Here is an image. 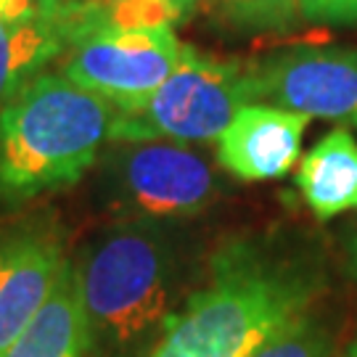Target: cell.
<instances>
[{"label": "cell", "mask_w": 357, "mask_h": 357, "mask_svg": "<svg viewBox=\"0 0 357 357\" xmlns=\"http://www.w3.org/2000/svg\"><path fill=\"white\" fill-rule=\"evenodd\" d=\"M101 26H106L103 0H38L32 16L0 19V106Z\"/></svg>", "instance_id": "obj_9"}, {"label": "cell", "mask_w": 357, "mask_h": 357, "mask_svg": "<svg viewBox=\"0 0 357 357\" xmlns=\"http://www.w3.org/2000/svg\"><path fill=\"white\" fill-rule=\"evenodd\" d=\"M342 357H357V339H355V342H352L349 347H347V352H344Z\"/></svg>", "instance_id": "obj_20"}, {"label": "cell", "mask_w": 357, "mask_h": 357, "mask_svg": "<svg viewBox=\"0 0 357 357\" xmlns=\"http://www.w3.org/2000/svg\"><path fill=\"white\" fill-rule=\"evenodd\" d=\"M66 268L64 230L51 215L0 228V357L35 323Z\"/></svg>", "instance_id": "obj_8"}, {"label": "cell", "mask_w": 357, "mask_h": 357, "mask_svg": "<svg viewBox=\"0 0 357 357\" xmlns=\"http://www.w3.org/2000/svg\"><path fill=\"white\" fill-rule=\"evenodd\" d=\"M349 270H352V275L357 278V230L352 233V238H349Z\"/></svg>", "instance_id": "obj_19"}, {"label": "cell", "mask_w": 357, "mask_h": 357, "mask_svg": "<svg viewBox=\"0 0 357 357\" xmlns=\"http://www.w3.org/2000/svg\"><path fill=\"white\" fill-rule=\"evenodd\" d=\"M103 196L125 220L165 222L206 212L220 199L217 167L188 146L167 141L125 143L103 162Z\"/></svg>", "instance_id": "obj_5"}, {"label": "cell", "mask_w": 357, "mask_h": 357, "mask_svg": "<svg viewBox=\"0 0 357 357\" xmlns=\"http://www.w3.org/2000/svg\"><path fill=\"white\" fill-rule=\"evenodd\" d=\"M252 101L357 125V51L294 48L249 64Z\"/></svg>", "instance_id": "obj_7"}, {"label": "cell", "mask_w": 357, "mask_h": 357, "mask_svg": "<svg viewBox=\"0 0 357 357\" xmlns=\"http://www.w3.org/2000/svg\"><path fill=\"white\" fill-rule=\"evenodd\" d=\"M38 11V0H0V19L3 22H19Z\"/></svg>", "instance_id": "obj_17"}, {"label": "cell", "mask_w": 357, "mask_h": 357, "mask_svg": "<svg viewBox=\"0 0 357 357\" xmlns=\"http://www.w3.org/2000/svg\"><path fill=\"white\" fill-rule=\"evenodd\" d=\"M249 96V64L225 61L183 45L175 72L149 101L114 112L112 143H209L222 135Z\"/></svg>", "instance_id": "obj_4"}, {"label": "cell", "mask_w": 357, "mask_h": 357, "mask_svg": "<svg viewBox=\"0 0 357 357\" xmlns=\"http://www.w3.org/2000/svg\"><path fill=\"white\" fill-rule=\"evenodd\" d=\"M202 3H204V0H169V6H172L175 16H178V22L180 19H185L193 8H196V6H202Z\"/></svg>", "instance_id": "obj_18"}, {"label": "cell", "mask_w": 357, "mask_h": 357, "mask_svg": "<svg viewBox=\"0 0 357 357\" xmlns=\"http://www.w3.org/2000/svg\"><path fill=\"white\" fill-rule=\"evenodd\" d=\"M209 19L238 35L281 32L296 22L299 0H204Z\"/></svg>", "instance_id": "obj_13"}, {"label": "cell", "mask_w": 357, "mask_h": 357, "mask_svg": "<svg viewBox=\"0 0 357 357\" xmlns=\"http://www.w3.org/2000/svg\"><path fill=\"white\" fill-rule=\"evenodd\" d=\"M191 268L175 225L119 220L72 259L88 357H149L191 296Z\"/></svg>", "instance_id": "obj_1"}, {"label": "cell", "mask_w": 357, "mask_h": 357, "mask_svg": "<svg viewBox=\"0 0 357 357\" xmlns=\"http://www.w3.org/2000/svg\"><path fill=\"white\" fill-rule=\"evenodd\" d=\"M106 26H172L178 16L169 0H103Z\"/></svg>", "instance_id": "obj_15"}, {"label": "cell", "mask_w": 357, "mask_h": 357, "mask_svg": "<svg viewBox=\"0 0 357 357\" xmlns=\"http://www.w3.org/2000/svg\"><path fill=\"white\" fill-rule=\"evenodd\" d=\"M183 43L169 26H101L69 51L64 72L114 112H132L175 72Z\"/></svg>", "instance_id": "obj_6"}, {"label": "cell", "mask_w": 357, "mask_h": 357, "mask_svg": "<svg viewBox=\"0 0 357 357\" xmlns=\"http://www.w3.org/2000/svg\"><path fill=\"white\" fill-rule=\"evenodd\" d=\"M331 339L312 315L302 312L278 333H273L249 357H328Z\"/></svg>", "instance_id": "obj_14"}, {"label": "cell", "mask_w": 357, "mask_h": 357, "mask_svg": "<svg viewBox=\"0 0 357 357\" xmlns=\"http://www.w3.org/2000/svg\"><path fill=\"white\" fill-rule=\"evenodd\" d=\"M296 185L320 220L357 209V141L347 128L331 130L305 153Z\"/></svg>", "instance_id": "obj_11"}, {"label": "cell", "mask_w": 357, "mask_h": 357, "mask_svg": "<svg viewBox=\"0 0 357 357\" xmlns=\"http://www.w3.org/2000/svg\"><path fill=\"white\" fill-rule=\"evenodd\" d=\"M310 116L252 101L243 103L217 138V162L233 178L246 183L283 178L302 153Z\"/></svg>", "instance_id": "obj_10"}, {"label": "cell", "mask_w": 357, "mask_h": 357, "mask_svg": "<svg viewBox=\"0 0 357 357\" xmlns=\"http://www.w3.org/2000/svg\"><path fill=\"white\" fill-rule=\"evenodd\" d=\"M299 11L310 22L326 24H355L357 0H299Z\"/></svg>", "instance_id": "obj_16"}, {"label": "cell", "mask_w": 357, "mask_h": 357, "mask_svg": "<svg viewBox=\"0 0 357 357\" xmlns=\"http://www.w3.org/2000/svg\"><path fill=\"white\" fill-rule=\"evenodd\" d=\"M6 357H88L72 259L48 305L40 310L35 323L22 333V339L6 352Z\"/></svg>", "instance_id": "obj_12"}, {"label": "cell", "mask_w": 357, "mask_h": 357, "mask_svg": "<svg viewBox=\"0 0 357 357\" xmlns=\"http://www.w3.org/2000/svg\"><path fill=\"white\" fill-rule=\"evenodd\" d=\"M310 294L299 270L236 238L212 257L206 283L193 289L149 357H249L307 312Z\"/></svg>", "instance_id": "obj_2"}, {"label": "cell", "mask_w": 357, "mask_h": 357, "mask_svg": "<svg viewBox=\"0 0 357 357\" xmlns=\"http://www.w3.org/2000/svg\"><path fill=\"white\" fill-rule=\"evenodd\" d=\"M114 109L64 75H40L0 106V196L75 185L112 141Z\"/></svg>", "instance_id": "obj_3"}]
</instances>
